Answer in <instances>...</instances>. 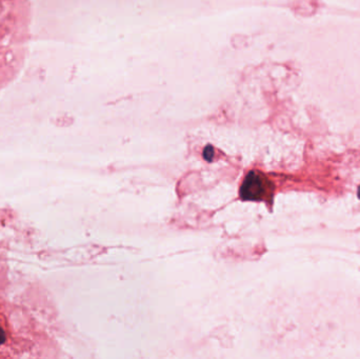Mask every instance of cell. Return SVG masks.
Returning a JSON list of instances; mask_svg holds the SVG:
<instances>
[{"label":"cell","instance_id":"1","mask_svg":"<svg viewBox=\"0 0 360 359\" xmlns=\"http://www.w3.org/2000/svg\"><path fill=\"white\" fill-rule=\"evenodd\" d=\"M270 192V183L259 172H250L241 185V197L245 200H262Z\"/></svg>","mask_w":360,"mask_h":359},{"label":"cell","instance_id":"2","mask_svg":"<svg viewBox=\"0 0 360 359\" xmlns=\"http://www.w3.org/2000/svg\"><path fill=\"white\" fill-rule=\"evenodd\" d=\"M203 155H204L205 159L211 160L212 157H213V155H214V151H213V149H212L211 146H207L206 149L204 150V152H203Z\"/></svg>","mask_w":360,"mask_h":359},{"label":"cell","instance_id":"3","mask_svg":"<svg viewBox=\"0 0 360 359\" xmlns=\"http://www.w3.org/2000/svg\"><path fill=\"white\" fill-rule=\"evenodd\" d=\"M6 342V333L3 330V328L0 327V346H2Z\"/></svg>","mask_w":360,"mask_h":359},{"label":"cell","instance_id":"4","mask_svg":"<svg viewBox=\"0 0 360 359\" xmlns=\"http://www.w3.org/2000/svg\"><path fill=\"white\" fill-rule=\"evenodd\" d=\"M358 196H359V198H360V186H359V192H358Z\"/></svg>","mask_w":360,"mask_h":359}]
</instances>
